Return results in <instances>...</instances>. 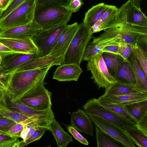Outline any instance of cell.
Instances as JSON below:
<instances>
[{"label":"cell","mask_w":147,"mask_h":147,"mask_svg":"<svg viewBox=\"0 0 147 147\" xmlns=\"http://www.w3.org/2000/svg\"><path fill=\"white\" fill-rule=\"evenodd\" d=\"M37 0H26L0 21V30L28 24L34 20Z\"/></svg>","instance_id":"277c9868"},{"label":"cell","mask_w":147,"mask_h":147,"mask_svg":"<svg viewBox=\"0 0 147 147\" xmlns=\"http://www.w3.org/2000/svg\"><path fill=\"white\" fill-rule=\"evenodd\" d=\"M82 107L89 116L98 117L121 128L123 129L124 126L137 127L136 123L131 118L117 114L105 108L98 103L96 98L89 99Z\"/></svg>","instance_id":"5b68a950"},{"label":"cell","mask_w":147,"mask_h":147,"mask_svg":"<svg viewBox=\"0 0 147 147\" xmlns=\"http://www.w3.org/2000/svg\"><path fill=\"white\" fill-rule=\"evenodd\" d=\"M96 137L98 147H121L124 146L121 143L102 131L95 127Z\"/></svg>","instance_id":"83f0119b"},{"label":"cell","mask_w":147,"mask_h":147,"mask_svg":"<svg viewBox=\"0 0 147 147\" xmlns=\"http://www.w3.org/2000/svg\"><path fill=\"white\" fill-rule=\"evenodd\" d=\"M25 0H13L11 3L5 10L0 11V21L22 4Z\"/></svg>","instance_id":"8d00e7d4"},{"label":"cell","mask_w":147,"mask_h":147,"mask_svg":"<svg viewBox=\"0 0 147 147\" xmlns=\"http://www.w3.org/2000/svg\"><path fill=\"white\" fill-rule=\"evenodd\" d=\"M1 11V8H0V11Z\"/></svg>","instance_id":"11a10c76"},{"label":"cell","mask_w":147,"mask_h":147,"mask_svg":"<svg viewBox=\"0 0 147 147\" xmlns=\"http://www.w3.org/2000/svg\"><path fill=\"white\" fill-rule=\"evenodd\" d=\"M25 125V124L23 122L16 123L10 129L7 133L9 135L20 138V134L19 133H20Z\"/></svg>","instance_id":"ab89813d"},{"label":"cell","mask_w":147,"mask_h":147,"mask_svg":"<svg viewBox=\"0 0 147 147\" xmlns=\"http://www.w3.org/2000/svg\"><path fill=\"white\" fill-rule=\"evenodd\" d=\"M96 100L100 105L105 108L119 115L129 117L132 119L127 111L125 104L109 102L100 97Z\"/></svg>","instance_id":"f546056e"},{"label":"cell","mask_w":147,"mask_h":147,"mask_svg":"<svg viewBox=\"0 0 147 147\" xmlns=\"http://www.w3.org/2000/svg\"><path fill=\"white\" fill-rule=\"evenodd\" d=\"M0 114L4 117L12 120L16 123L23 122L26 125L28 124L35 125L34 121L32 119L11 109L1 103V101L0 102Z\"/></svg>","instance_id":"484cf974"},{"label":"cell","mask_w":147,"mask_h":147,"mask_svg":"<svg viewBox=\"0 0 147 147\" xmlns=\"http://www.w3.org/2000/svg\"><path fill=\"white\" fill-rule=\"evenodd\" d=\"M69 0H37V5H53L66 7Z\"/></svg>","instance_id":"f35d334b"},{"label":"cell","mask_w":147,"mask_h":147,"mask_svg":"<svg viewBox=\"0 0 147 147\" xmlns=\"http://www.w3.org/2000/svg\"><path fill=\"white\" fill-rule=\"evenodd\" d=\"M52 66L50 65L11 74L5 92L7 99L12 102L20 100L32 89L44 82Z\"/></svg>","instance_id":"6da1fadb"},{"label":"cell","mask_w":147,"mask_h":147,"mask_svg":"<svg viewBox=\"0 0 147 147\" xmlns=\"http://www.w3.org/2000/svg\"><path fill=\"white\" fill-rule=\"evenodd\" d=\"M123 128L131 140L138 147H147V136L137 127L124 126Z\"/></svg>","instance_id":"4316f807"},{"label":"cell","mask_w":147,"mask_h":147,"mask_svg":"<svg viewBox=\"0 0 147 147\" xmlns=\"http://www.w3.org/2000/svg\"><path fill=\"white\" fill-rule=\"evenodd\" d=\"M2 96L1 97H0V102L1 101L2 99Z\"/></svg>","instance_id":"db71d44e"},{"label":"cell","mask_w":147,"mask_h":147,"mask_svg":"<svg viewBox=\"0 0 147 147\" xmlns=\"http://www.w3.org/2000/svg\"><path fill=\"white\" fill-rule=\"evenodd\" d=\"M147 92L136 85L116 82L105 89L104 96H113Z\"/></svg>","instance_id":"ac0fdd59"},{"label":"cell","mask_w":147,"mask_h":147,"mask_svg":"<svg viewBox=\"0 0 147 147\" xmlns=\"http://www.w3.org/2000/svg\"><path fill=\"white\" fill-rule=\"evenodd\" d=\"M29 129L26 125H25L20 133V136L24 141L25 140L29 132Z\"/></svg>","instance_id":"bcb514c9"},{"label":"cell","mask_w":147,"mask_h":147,"mask_svg":"<svg viewBox=\"0 0 147 147\" xmlns=\"http://www.w3.org/2000/svg\"><path fill=\"white\" fill-rule=\"evenodd\" d=\"M67 129L69 132L72 135L75 140L84 145H88L89 143L87 140L74 128L71 126L68 125L67 127Z\"/></svg>","instance_id":"74e56055"},{"label":"cell","mask_w":147,"mask_h":147,"mask_svg":"<svg viewBox=\"0 0 147 147\" xmlns=\"http://www.w3.org/2000/svg\"><path fill=\"white\" fill-rule=\"evenodd\" d=\"M99 97L109 102L126 104L147 99V92Z\"/></svg>","instance_id":"d4e9b609"},{"label":"cell","mask_w":147,"mask_h":147,"mask_svg":"<svg viewBox=\"0 0 147 147\" xmlns=\"http://www.w3.org/2000/svg\"><path fill=\"white\" fill-rule=\"evenodd\" d=\"M134 46L124 43H120L119 44L118 54L125 61H127L132 53Z\"/></svg>","instance_id":"e575fe53"},{"label":"cell","mask_w":147,"mask_h":147,"mask_svg":"<svg viewBox=\"0 0 147 147\" xmlns=\"http://www.w3.org/2000/svg\"><path fill=\"white\" fill-rule=\"evenodd\" d=\"M41 29L34 20L23 26L0 30V37L22 38L33 37Z\"/></svg>","instance_id":"5bb4252c"},{"label":"cell","mask_w":147,"mask_h":147,"mask_svg":"<svg viewBox=\"0 0 147 147\" xmlns=\"http://www.w3.org/2000/svg\"><path fill=\"white\" fill-rule=\"evenodd\" d=\"M127 111L136 123L147 115V99L125 104Z\"/></svg>","instance_id":"603a6c76"},{"label":"cell","mask_w":147,"mask_h":147,"mask_svg":"<svg viewBox=\"0 0 147 147\" xmlns=\"http://www.w3.org/2000/svg\"><path fill=\"white\" fill-rule=\"evenodd\" d=\"M3 104L8 108L32 119L39 125H42L50 119L52 111L51 109L45 111H37L27 106L20 100L12 102L2 98Z\"/></svg>","instance_id":"9c48e42d"},{"label":"cell","mask_w":147,"mask_h":147,"mask_svg":"<svg viewBox=\"0 0 147 147\" xmlns=\"http://www.w3.org/2000/svg\"><path fill=\"white\" fill-rule=\"evenodd\" d=\"M64 58L48 55L47 56L38 57L31 60L22 65L12 71L11 74L16 72L36 69L51 65L63 64Z\"/></svg>","instance_id":"2e32d148"},{"label":"cell","mask_w":147,"mask_h":147,"mask_svg":"<svg viewBox=\"0 0 147 147\" xmlns=\"http://www.w3.org/2000/svg\"><path fill=\"white\" fill-rule=\"evenodd\" d=\"M2 60V58L1 57L0 55V65H1Z\"/></svg>","instance_id":"f5cc1de1"},{"label":"cell","mask_w":147,"mask_h":147,"mask_svg":"<svg viewBox=\"0 0 147 147\" xmlns=\"http://www.w3.org/2000/svg\"><path fill=\"white\" fill-rule=\"evenodd\" d=\"M13 0H0L1 5L0 8L1 11L5 10L12 2Z\"/></svg>","instance_id":"7dc6e473"},{"label":"cell","mask_w":147,"mask_h":147,"mask_svg":"<svg viewBox=\"0 0 147 147\" xmlns=\"http://www.w3.org/2000/svg\"><path fill=\"white\" fill-rule=\"evenodd\" d=\"M5 117H4L3 115L0 114V120L3 119Z\"/></svg>","instance_id":"816d5d0a"},{"label":"cell","mask_w":147,"mask_h":147,"mask_svg":"<svg viewBox=\"0 0 147 147\" xmlns=\"http://www.w3.org/2000/svg\"><path fill=\"white\" fill-rule=\"evenodd\" d=\"M136 80V86L147 92V76L138 61L132 53L128 59Z\"/></svg>","instance_id":"7402d4cb"},{"label":"cell","mask_w":147,"mask_h":147,"mask_svg":"<svg viewBox=\"0 0 147 147\" xmlns=\"http://www.w3.org/2000/svg\"><path fill=\"white\" fill-rule=\"evenodd\" d=\"M130 1L137 8L140 9L141 0H130Z\"/></svg>","instance_id":"681fc988"},{"label":"cell","mask_w":147,"mask_h":147,"mask_svg":"<svg viewBox=\"0 0 147 147\" xmlns=\"http://www.w3.org/2000/svg\"><path fill=\"white\" fill-rule=\"evenodd\" d=\"M50 131L54 137L58 146L66 147L73 141L72 136L63 129L55 119L51 123Z\"/></svg>","instance_id":"cb8c5ba5"},{"label":"cell","mask_w":147,"mask_h":147,"mask_svg":"<svg viewBox=\"0 0 147 147\" xmlns=\"http://www.w3.org/2000/svg\"><path fill=\"white\" fill-rule=\"evenodd\" d=\"M19 143L17 137L0 134V147H19Z\"/></svg>","instance_id":"d6a6232c"},{"label":"cell","mask_w":147,"mask_h":147,"mask_svg":"<svg viewBox=\"0 0 147 147\" xmlns=\"http://www.w3.org/2000/svg\"><path fill=\"white\" fill-rule=\"evenodd\" d=\"M0 134L9 135L7 132L1 130H0Z\"/></svg>","instance_id":"f907efd6"},{"label":"cell","mask_w":147,"mask_h":147,"mask_svg":"<svg viewBox=\"0 0 147 147\" xmlns=\"http://www.w3.org/2000/svg\"><path fill=\"white\" fill-rule=\"evenodd\" d=\"M115 79L118 82L136 85V79L128 60L124 61L119 65L117 69Z\"/></svg>","instance_id":"44dd1931"},{"label":"cell","mask_w":147,"mask_h":147,"mask_svg":"<svg viewBox=\"0 0 147 147\" xmlns=\"http://www.w3.org/2000/svg\"><path fill=\"white\" fill-rule=\"evenodd\" d=\"M71 125L79 131L92 137L94 133L93 122L84 111L78 109L71 115Z\"/></svg>","instance_id":"9a60e30c"},{"label":"cell","mask_w":147,"mask_h":147,"mask_svg":"<svg viewBox=\"0 0 147 147\" xmlns=\"http://www.w3.org/2000/svg\"><path fill=\"white\" fill-rule=\"evenodd\" d=\"M16 123L9 119L5 117L0 120V130L7 132Z\"/></svg>","instance_id":"b9f144b4"},{"label":"cell","mask_w":147,"mask_h":147,"mask_svg":"<svg viewBox=\"0 0 147 147\" xmlns=\"http://www.w3.org/2000/svg\"><path fill=\"white\" fill-rule=\"evenodd\" d=\"M26 125L29 128V131L25 140L31 136L36 131V129L38 128L35 127L34 125L30 124H27Z\"/></svg>","instance_id":"c3c4849f"},{"label":"cell","mask_w":147,"mask_h":147,"mask_svg":"<svg viewBox=\"0 0 147 147\" xmlns=\"http://www.w3.org/2000/svg\"><path fill=\"white\" fill-rule=\"evenodd\" d=\"M83 4L82 0H69L66 7L72 13H74L78 11Z\"/></svg>","instance_id":"60d3db41"},{"label":"cell","mask_w":147,"mask_h":147,"mask_svg":"<svg viewBox=\"0 0 147 147\" xmlns=\"http://www.w3.org/2000/svg\"><path fill=\"white\" fill-rule=\"evenodd\" d=\"M118 8L116 6L111 5L101 18L91 28L90 32L92 34L108 29L110 24L113 21Z\"/></svg>","instance_id":"ffe728a7"},{"label":"cell","mask_w":147,"mask_h":147,"mask_svg":"<svg viewBox=\"0 0 147 147\" xmlns=\"http://www.w3.org/2000/svg\"><path fill=\"white\" fill-rule=\"evenodd\" d=\"M119 44L106 46L101 49L100 52L102 53H107L119 56Z\"/></svg>","instance_id":"ee69618b"},{"label":"cell","mask_w":147,"mask_h":147,"mask_svg":"<svg viewBox=\"0 0 147 147\" xmlns=\"http://www.w3.org/2000/svg\"><path fill=\"white\" fill-rule=\"evenodd\" d=\"M0 42L16 52L35 54L38 52L32 38H16L0 37Z\"/></svg>","instance_id":"7c38bea8"},{"label":"cell","mask_w":147,"mask_h":147,"mask_svg":"<svg viewBox=\"0 0 147 147\" xmlns=\"http://www.w3.org/2000/svg\"><path fill=\"white\" fill-rule=\"evenodd\" d=\"M52 93L42 83L32 89L20 100L24 104L37 111H45L51 108Z\"/></svg>","instance_id":"ba28073f"},{"label":"cell","mask_w":147,"mask_h":147,"mask_svg":"<svg viewBox=\"0 0 147 147\" xmlns=\"http://www.w3.org/2000/svg\"><path fill=\"white\" fill-rule=\"evenodd\" d=\"M11 75L0 65V92L6 91Z\"/></svg>","instance_id":"d590c367"},{"label":"cell","mask_w":147,"mask_h":147,"mask_svg":"<svg viewBox=\"0 0 147 147\" xmlns=\"http://www.w3.org/2000/svg\"><path fill=\"white\" fill-rule=\"evenodd\" d=\"M16 52L0 42V55L1 57Z\"/></svg>","instance_id":"f6af8a7d"},{"label":"cell","mask_w":147,"mask_h":147,"mask_svg":"<svg viewBox=\"0 0 147 147\" xmlns=\"http://www.w3.org/2000/svg\"><path fill=\"white\" fill-rule=\"evenodd\" d=\"M72 13L66 7L36 5L34 21L42 29H48L67 25Z\"/></svg>","instance_id":"7a4b0ae2"},{"label":"cell","mask_w":147,"mask_h":147,"mask_svg":"<svg viewBox=\"0 0 147 147\" xmlns=\"http://www.w3.org/2000/svg\"><path fill=\"white\" fill-rule=\"evenodd\" d=\"M78 24L75 22L66 25L59 36L49 55L64 58L70 44L78 30Z\"/></svg>","instance_id":"8fae6325"},{"label":"cell","mask_w":147,"mask_h":147,"mask_svg":"<svg viewBox=\"0 0 147 147\" xmlns=\"http://www.w3.org/2000/svg\"><path fill=\"white\" fill-rule=\"evenodd\" d=\"M102 56L109 73L115 78L118 67L125 60L119 56L107 53H102Z\"/></svg>","instance_id":"f1b7e54d"},{"label":"cell","mask_w":147,"mask_h":147,"mask_svg":"<svg viewBox=\"0 0 147 147\" xmlns=\"http://www.w3.org/2000/svg\"><path fill=\"white\" fill-rule=\"evenodd\" d=\"M82 72L80 66L76 64H63L56 69L53 78L60 82L77 81Z\"/></svg>","instance_id":"e0dca14e"},{"label":"cell","mask_w":147,"mask_h":147,"mask_svg":"<svg viewBox=\"0 0 147 147\" xmlns=\"http://www.w3.org/2000/svg\"><path fill=\"white\" fill-rule=\"evenodd\" d=\"M66 25L48 29H41L33 37V42L38 49L37 54L38 57L49 54Z\"/></svg>","instance_id":"52a82bcc"},{"label":"cell","mask_w":147,"mask_h":147,"mask_svg":"<svg viewBox=\"0 0 147 147\" xmlns=\"http://www.w3.org/2000/svg\"><path fill=\"white\" fill-rule=\"evenodd\" d=\"M47 129L42 128H38L34 133L28 138L24 141L20 142L19 147H24L34 141L39 140L44 134Z\"/></svg>","instance_id":"836d02e7"},{"label":"cell","mask_w":147,"mask_h":147,"mask_svg":"<svg viewBox=\"0 0 147 147\" xmlns=\"http://www.w3.org/2000/svg\"><path fill=\"white\" fill-rule=\"evenodd\" d=\"M94 124L103 131L121 143L124 146L135 147L123 128L98 117L89 115Z\"/></svg>","instance_id":"30bf717a"},{"label":"cell","mask_w":147,"mask_h":147,"mask_svg":"<svg viewBox=\"0 0 147 147\" xmlns=\"http://www.w3.org/2000/svg\"><path fill=\"white\" fill-rule=\"evenodd\" d=\"M132 53L136 58L147 76V52L138 44L134 46Z\"/></svg>","instance_id":"1f68e13d"},{"label":"cell","mask_w":147,"mask_h":147,"mask_svg":"<svg viewBox=\"0 0 147 147\" xmlns=\"http://www.w3.org/2000/svg\"><path fill=\"white\" fill-rule=\"evenodd\" d=\"M136 124L138 129L147 136V115Z\"/></svg>","instance_id":"7bdbcfd3"},{"label":"cell","mask_w":147,"mask_h":147,"mask_svg":"<svg viewBox=\"0 0 147 147\" xmlns=\"http://www.w3.org/2000/svg\"><path fill=\"white\" fill-rule=\"evenodd\" d=\"M111 6L104 3H100L93 5L85 14L83 22L85 26L90 31L93 26Z\"/></svg>","instance_id":"d6986e66"},{"label":"cell","mask_w":147,"mask_h":147,"mask_svg":"<svg viewBox=\"0 0 147 147\" xmlns=\"http://www.w3.org/2000/svg\"><path fill=\"white\" fill-rule=\"evenodd\" d=\"M93 37V34L83 22L79 24L78 30L64 57L63 64L74 63L80 66L85 49Z\"/></svg>","instance_id":"3957f363"},{"label":"cell","mask_w":147,"mask_h":147,"mask_svg":"<svg viewBox=\"0 0 147 147\" xmlns=\"http://www.w3.org/2000/svg\"><path fill=\"white\" fill-rule=\"evenodd\" d=\"M100 52L94 55L88 61L86 65L88 71L92 74L91 79L98 86L106 89L116 82L114 78L109 73L102 56Z\"/></svg>","instance_id":"8992f818"},{"label":"cell","mask_w":147,"mask_h":147,"mask_svg":"<svg viewBox=\"0 0 147 147\" xmlns=\"http://www.w3.org/2000/svg\"><path fill=\"white\" fill-rule=\"evenodd\" d=\"M37 53H15L10 54L1 57V65L5 71L10 74L12 71L25 63L38 58Z\"/></svg>","instance_id":"4fadbf2b"},{"label":"cell","mask_w":147,"mask_h":147,"mask_svg":"<svg viewBox=\"0 0 147 147\" xmlns=\"http://www.w3.org/2000/svg\"><path fill=\"white\" fill-rule=\"evenodd\" d=\"M130 22L134 25L147 27V18L141 9L134 4L130 14Z\"/></svg>","instance_id":"4dcf8cb0"}]
</instances>
